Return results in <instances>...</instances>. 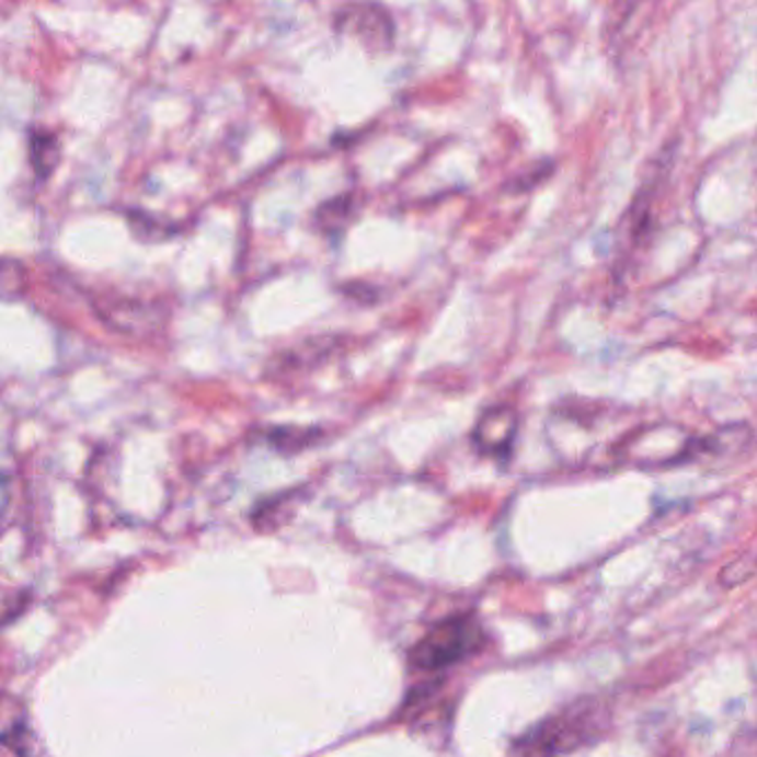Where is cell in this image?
I'll return each instance as SVG.
<instances>
[{
	"label": "cell",
	"instance_id": "9c48e42d",
	"mask_svg": "<svg viewBox=\"0 0 757 757\" xmlns=\"http://www.w3.org/2000/svg\"><path fill=\"white\" fill-rule=\"evenodd\" d=\"M27 603H30L27 594H21V592L10 594L0 588V624H8L10 620H14L25 609Z\"/></svg>",
	"mask_w": 757,
	"mask_h": 757
},
{
	"label": "cell",
	"instance_id": "30bf717a",
	"mask_svg": "<svg viewBox=\"0 0 757 757\" xmlns=\"http://www.w3.org/2000/svg\"><path fill=\"white\" fill-rule=\"evenodd\" d=\"M269 440H272L278 449H283V451H289V443H294V449L298 451V449H302V447L311 440V434L300 432V429H276V432L269 436Z\"/></svg>",
	"mask_w": 757,
	"mask_h": 757
},
{
	"label": "cell",
	"instance_id": "277c9868",
	"mask_svg": "<svg viewBox=\"0 0 757 757\" xmlns=\"http://www.w3.org/2000/svg\"><path fill=\"white\" fill-rule=\"evenodd\" d=\"M99 316L116 331L147 333L162 324V311L140 300H107L99 302Z\"/></svg>",
	"mask_w": 757,
	"mask_h": 757
},
{
	"label": "cell",
	"instance_id": "8992f818",
	"mask_svg": "<svg viewBox=\"0 0 757 757\" xmlns=\"http://www.w3.org/2000/svg\"><path fill=\"white\" fill-rule=\"evenodd\" d=\"M27 733V709L25 704L8 693L0 691V744L14 746Z\"/></svg>",
	"mask_w": 757,
	"mask_h": 757
},
{
	"label": "cell",
	"instance_id": "3957f363",
	"mask_svg": "<svg viewBox=\"0 0 757 757\" xmlns=\"http://www.w3.org/2000/svg\"><path fill=\"white\" fill-rule=\"evenodd\" d=\"M335 27L358 36L369 49H389L393 43V23L387 10L374 3L347 5L335 16Z\"/></svg>",
	"mask_w": 757,
	"mask_h": 757
},
{
	"label": "cell",
	"instance_id": "7a4b0ae2",
	"mask_svg": "<svg viewBox=\"0 0 757 757\" xmlns=\"http://www.w3.org/2000/svg\"><path fill=\"white\" fill-rule=\"evenodd\" d=\"M598 726V711L588 707H573L555 718L544 720L529 735L520 739L523 753H571L594 735Z\"/></svg>",
	"mask_w": 757,
	"mask_h": 757
},
{
	"label": "cell",
	"instance_id": "6da1fadb",
	"mask_svg": "<svg viewBox=\"0 0 757 757\" xmlns=\"http://www.w3.org/2000/svg\"><path fill=\"white\" fill-rule=\"evenodd\" d=\"M484 644V631L473 616H454L438 622L409 653L413 670H443Z\"/></svg>",
	"mask_w": 757,
	"mask_h": 757
},
{
	"label": "cell",
	"instance_id": "5b68a950",
	"mask_svg": "<svg viewBox=\"0 0 757 757\" xmlns=\"http://www.w3.org/2000/svg\"><path fill=\"white\" fill-rule=\"evenodd\" d=\"M518 420L516 413L507 406H497L489 411L482 420L478 429L473 432V443L482 454H507L514 436H516Z\"/></svg>",
	"mask_w": 757,
	"mask_h": 757
},
{
	"label": "cell",
	"instance_id": "52a82bcc",
	"mask_svg": "<svg viewBox=\"0 0 757 757\" xmlns=\"http://www.w3.org/2000/svg\"><path fill=\"white\" fill-rule=\"evenodd\" d=\"M30 285L27 269L12 259H0V300L14 302L25 296Z\"/></svg>",
	"mask_w": 757,
	"mask_h": 757
},
{
	"label": "cell",
	"instance_id": "ba28073f",
	"mask_svg": "<svg viewBox=\"0 0 757 757\" xmlns=\"http://www.w3.org/2000/svg\"><path fill=\"white\" fill-rule=\"evenodd\" d=\"M60 160V145L51 134H34L32 136V162L41 179H49Z\"/></svg>",
	"mask_w": 757,
	"mask_h": 757
}]
</instances>
